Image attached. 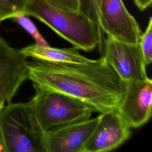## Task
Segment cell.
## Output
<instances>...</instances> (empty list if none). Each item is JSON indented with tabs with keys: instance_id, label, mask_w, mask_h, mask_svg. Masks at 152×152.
Instances as JSON below:
<instances>
[{
	"instance_id": "21",
	"label": "cell",
	"mask_w": 152,
	"mask_h": 152,
	"mask_svg": "<svg viewBox=\"0 0 152 152\" xmlns=\"http://www.w3.org/2000/svg\"><path fill=\"white\" fill-rule=\"evenodd\" d=\"M4 20H5L4 18L3 17V16H2V15L0 14V24H1V23L2 21H4Z\"/></svg>"
},
{
	"instance_id": "4",
	"label": "cell",
	"mask_w": 152,
	"mask_h": 152,
	"mask_svg": "<svg viewBox=\"0 0 152 152\" xmlns=\"http://www.w3.org/2000/svg\"><path fill=\"white\" fill-rule=\"evenodd\" d=\"M36 93L28 102L43 131L89 119L94 112L83 101L62 92L33 85Z\"/></svg>"
},
{
	"instance_id": "10",
	"label": "cell",
	"mask_w": 152,
	"mask_h": 152,
	"mask_svg": "<svg viewBox=\"0 0 152 152\" xmlns=\"http://www.w3.org/2000/svg\"><path fill=\"white\" fill-rule=\"evenodd\" d=\"M97 121L98 116L45 132L46 152H82Z\"/></svg>"
},
{
	"instance_id": "5",
	"label": "cell",
	"mask_w": 152,
	"mask_h": 152,
	"mask_svg": "<svg viewBox=\"0 0 152 152\" xmlns=\"http://www.w3.org/2000/svg\"><path fill=\"white\" fill-rule=\"evenodd\" d=\"M103 56L124 82L148 78L147 66L138 44L122 42L107 36Z\"/></svg>"
},
{
	"instance_id": "12",
	"label": "cell",
	"mask_w": 152,
	"mask_h": 152,
	"mask_svg": "<svg viewBox=\"0 0 152 152\" xmlns=\"http://www.w3.org/2000/svg\"><path fill=\"white\" fill-rule=\"evenodd\" d=\"M28 0H0V14L5 20L24 14Z\"/></svg>"
},
{
	"instance_id": "3",
	"label": "cell",
	"mask_w": 152,
	"mask_h": 152,
	"mask_svg": "<svg viewBox=\"0 0 152 152\" xmlns=\"http://www.w3.org/2000/svg\"><path fill=\"white\" fill-rule=\"evenodd\" d=\"M0 134L5 152H46L45 132L28 102H11L0 109Z\"/></svg>"
},
{
	"instance_id": "14",
	"label": "cell",
	"mask_w": 152,
	"mask_h": 152,
	"mask_svg": "<svg viewBox=\"0 0 152 152\" xmlns=\"http://www.w3.org/2000/svg\"><path fill=\"white\" fill-rule=\"evenodd\" d=\"M23 29H24L34 39L35 43L41 46L49 45L48 42L42 36L37 28L27 15L21 14L12 18Z\"/></svg>"
},
{
	"instance_id": "7",
	"label": "cell",
	"mask_w": 152,
	"mask_h": 152,
	"mask_svg": "<svg viewBox=\"0 0 152 152\" xmlns=\"http://www.w3.org/2000/svg\"><path fill=\"white\" fill-rule=\"evenodd\" d=\"M98 24L107 36L138 44L141 31L122 0H101Z\"/></svg>"
},
{
	"instance_id": "17",
	"label": "cell",
	"mask_w": 152,
	"mask_h": 152,
	"mask_svg": "<svg viewBox=\"0 0 152 152\" xmlns=\"http://www.w3.org/2000/svg\"><path fill=\"white\" fill-rule=\"evenodd\" d=\"M79 12L90 17V6L88 0H78Z\"/></svg>"
},
{
	"instance_id": "11",
	"label": "cell",
	"mask_w": 152,
	"mask_h": 152,
	"mask_svg": "<svg viewBox=\"0 0 152 152\" xmlns=\"http://www.w3.org/2000/svg\"><path fill=\"white\" fill-rule=\"evenodd\" d=\"M79 49L70 48H58L48 46L38 45L36 43L19 49L26 58L42 61L69 64H87L94 59H89L79 52Z\"/></svg>"
},
{
	"instance_id": "18",
	"label": "cell",
	"mask_w": 152,
	"mask_h": 152,
	"mask_svg": "<svg viewBox=\"0 0 152 152\" xmlns=\"http://www.w3.org/2000/svg\"><path fill=\"white\" fill-rule=\"evenodd\" d=\"M152 0H134L137 7L141 11H144L151 5Z\"/></svg>"
},
{
	"instance_id": "6",
	"label": "cell",
	"mask_w": 152,
	"mask_h": 152,
	"mask_svg": "<svg viewBox=\"0 0 152 152\" xmlns=\"http://www.w3.org/2000/svg\"><path fill=\"white\" fill-rule=\"evenodd\" d=\"M125 91L117 110L130 128L147 122L152 112V81L144 80L124 82Z\"/></svg>"
},
{
	"instance_id": "1",
	"label": "cell",
	"mask_w": 152,
	"mask_h": 152,
	"mask_svg": "<svg viewBox=\"0 0 152 152\" xmlns=\"http://www.w3.org/2000/svg\"><path fill=\"white\" fill-rule=\"evenodd\" d=\"M27 70L33 85L75 97L100 113L116 109L125 91L124 82L104 56L87 64L32 59L27 62Z\"/></svg>"
},
{
	"instance_id": "20",
	"label": "cell",
	"mask_w": 152,
	"mask_h": 152,
	"mask_svg": "<svg viewBox=\"0 0 152 152\" xmlns=\"http://www.w3.org/2000/svg\"><path fill=\"white\" fill-rule=\"evenodd\" d=\"M6 104V102L5 101V99L4 98V97L2 96V94L0 92V109L5 104Z\"/></svg>"
},
{
	"instance_id": "15",
	"label": "cell",
	"mask_w": 152,
	"mask_h": 152,
	"mask_svg": "<svg viewBox=\"0 0 152 152\" xmlns=\"http://www.w3.org/2000/svg\"><path fill=\"white\" fill-rule=\"evenodd\" d=\"M56 7L72 11H79L78 0H45Z\"/></svg>"
},
{
	"instance_id": "19",
	"label": "cell",
	"mask_w": 152,
	"mask_h": 152,
	"mask_svg": "<svg viewBox=\"0 0 152 152\" xmlns=\"http://www.w3.org/2000/svg\"><path fill=\"white\" fill-rule=\"evenodd\" d=\"M0 152H5V145L4 144V142L2 141V137L0 134Z\"/></svg>"
},
{
	"instance_id": "9",
	"label": "cell",
	"mask_w": 152,
	"mask_h": 152,
	"mask_svg": "<svg viewBox=\"0 0 152 152\" xmlns=\"http://www.w3.org/2000/svg\"><path fill=\"white\" fill-rule=\"evenodd\" d=\"M27 58L0 36V92L6 103L12 102L23 83L28 80Z\"/></svg>"
},
{
	"instance_id": "2",
	"label": "cell",
	"mask_w": 152,
	"mask_h": 152,
	"mask_svg": "<svg viewBox=\"0 0 152 152\" xmlns=\"http://www.w3.org/2000/svg\"><path fill=\"white\" fill-rule=\"evenodd\" d=\"M24 14L38 19L78 49L89 52L101 43L99 25L83 12L61 8L45 0H28Z\"/></svg>"
},
{
	"instance_id": "13",
	"label": "cell",
	"mask_w": 152,
	"mask_h": 152,
	"mask_svg": "<svg viewBox=\"0 0 152 152\" xmlns=\"http://www.w3.org/2000/svg\"><path fill=\"white\" fill-rule=\"evenodd\" d=\"M144 61L148 66L152 61V18L150 17L147 27L145 31L141 33L138 40Z\"/></svg>"
},
{
	"instance_id": "16",
	"label": "cell",
	"mask_w": 152,
	"mask_h": 152,
	"mask_svg": "<svg viewBox=\"0 0 152 152\" xmlns=\"http://www.w3.org/2000/svg\"><path fill=\"white\" fill-rule=\"evenodd\" d=\"M90 6V17L98 24L99 8L101 0H88Z\"/></svg>"
},
{
	"instance_id": "8",
	"label": "cell",
	"mask_w": 152,
	"mask_h": 152,
	"mask_svg": "<svg viewBox=\"0 0 152 152\" xmlns=\"http://www.w3.org/2000/svg\"><path fill=\"white\" fill-rule=\"evenodd\" d=\"M130 135L131 128L117 109L100 113L94 129L83 147L82 152L113 150L126 141Z\"/></svg>"
}]
</instances>
